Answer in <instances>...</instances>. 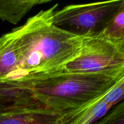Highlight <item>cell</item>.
I'll return each instance as SVG.
<instances>
[{
  "label": "cell",
  "instance_id": "1",
  "mask_svg": "<svg viewBox=\"0 0 124 124\" xmlns=\"http://www.w3.org/2000/svg\"><path fill=\"white\" fill-rule=\"evenodd\" d=\"M57 6L41 10L7 33L19 58V70L14 80L62 72L80 53L84 36L60 29L52 22Z\"/></svg>",
  "mask_w": 124,
  "mask_h": 124
},
{
  "label": "cell",
  "instance_id": "2",
  "mask_svg": "<svg viewBox=\"0 0 124 124\" xmlns=\"http://www.w3.org/2000/svg\"><path fill=\"white\" fill-rule=\"evenodd\" d=\"M124 77V70L94 73L62 71L17 81L45 107L65 112L96 102Z\"/></svg>",
  "mask_w": 124,
  "mask_h": 124
},
{
  "label": "cell",
  "instance_id": "3",
  "mask_svg": "<svg viewBox=\"0 0 124 124\" xmlns=\"http://www.w3.org/2000/svg\"><path fill=\"white\" fill-rule=\"evenodd\" d=\"M124 70V47L100 33L84 36L79 55L63 71L79 73H108Z\"/></svg>",
  "mask_w": 124,
  "mask_h": 124
},
{
  "label": "cell",
  "instance_id": "4",
  "mask_svg": "<svg viewBox=\"0 0 124 124\" xmlns=\"http://www.w3.org/2000/svg\"><path fill=\"white\" fill-rule=\"evenodd\" d=\"M122 0H108L69 5L55 11L52 22L57 27L78 36L100 33L119 7Z\"/></svg>",
  "mask_w": 124,
  "mask_h": 124
},
{
  "label": "cell",
  "instance_id": "5",
  "mask_svg": "<svg viewBox=\"0 0 124 124\" xmlns=\"http://www.w3.org/2000/svg\"><path fill=\"white\" fill-rule=\"evenodd\" d=\"M80 108L65 112L49 108L10 110L0 113V124H68Z\"/></svg>",
  "mask_w": 124,
  "mask_h": 124
},
{
  "label": "cell",
  "instance_id": "6",
  "mask_svg": "<svg viewBox=\"0 0 124 124\" xmlns=\"http://www.w3.org/2000/svg\"><path fill=\"white\" fill-rule=\"evenodd\" d=\"M48 108L17 80L0 78V113L17 109Z\"/></svg>",
  "mask_w": 124,
  "mask_h": 124
},
{
  "label": "cell",
  "instance_id": "7",
  "mask_svg": "<svg viewBox=\"0 0 124 124\" xmlns=\"http://www.w3.org/2000/svg\"><path fill=\"white\" fill-rule=\"evenodd\" d=\"M19 70L18 53L7 33L0 37V78L15 79Z\"/></svg>",
  "mask_w": 124,
  "mask_h": 124
},
{
  "label": "cell",
  "instance_id": "8",
  "mask_svg": "<svg viewBox=\"0 0 124 124\" xmlns=\"http://www.w3.org/2000/svg\"><path fill=\"white\" fill-rule=\"evenodd\" d=\"M35 5L36 0H0V19L17 24Z\"/></svg>",
  "mask_w": 124,
  "mask_h": 124
},
{
  "label": "cell",
  "instance_id": "9",
  "mask_svg": "<svg viewBox=\"0 0 124 124\" xmlns=\"http://www.w3.org/2000/svg\"><path fill=\"white\" fill-rule=\"evenodd\" d=\"M100 33L124 47V0Z\"/></svg>",
  "mask_w": 124,
  "mask_h": 124
},
{
  "label": "cell",
  "instance_id": "10",
  "mask_svg": "<svg viewBox=\"0 0 124 124\" xmlns=\"http://www.w3.org/2000/svg\"><path fill=\"white\" fill-rule=\"evenodd\" d=\"M102 98L83 108L68 124H92L106 115L112 107L103 101Z\"/></svg>",
  "mask_w": 124,
  "mask_h": 124
},
{
  "label": "cell",
  "instance_id": "11",
  "mask_svg": "<svg viewBox=\"0 0 124 124\" xmlns=\"http://www.w3.org/2000/svg\"><path fill=\"white\" fill-rule=\"evenodd\" d=\"M92 124H124V98Z\"/></svg>",
  "mask_w": 124,
  "mask_h": 124
},
{
  "label": "cell",
  "instance_id": "12",
  "mask_svg": "<svg viewBox=\"0 0 124 124\" xmlns=\"http://www.w3.org/2000/svg\"><path fill=\"white\" fill-rule=\"evenodd\" d=\"M124 98V77L106 93L102 99L112 107Z\"/></svg>",
  "mask_w": 124,
  "mask_h": 124
},
{
  "label": "cell",
  "instance_id": "13",
  "mask_svg": "<svg viewBox=\"0 0 124 124\" xmlns=\"http://www.w3.org/2000/svg\"><path fill=\"white\" fill-rule=\"evenodd\" d=\"M52 0H36V4H43V3H46V2H48L51 1Z\"/></svg>",
  "mask_w": 124,
  "mask_h": 124
}]
</instances>
